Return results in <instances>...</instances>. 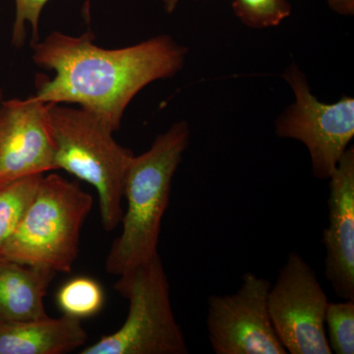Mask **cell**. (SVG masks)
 Returning <instances> with one entry per match:
<instances>
[{"label": "cell", "mask_w": 354, "mask_h": 354, "mask_svg": "<svg viewBox=\"0 0 354 354\" xmlns=\"http://www.w3.org/2000/svg\"><path fill=\"white\" fill-rule=\"evenodd\" d=\"M283 77L295 94V102L276 121L277 135L304 143L313 176L328 180L354 137V99L344 95L333 104L319 101L295 65Z\"/></svg>", "instance_id": "6"}, {"label": "cell", "mask_w": 354, "mask_h": 354, "mask_svg": "<svg viewBox=\"0 0 354 354\" xmlns=\"http://www.w3.org/2000/svg\"><path fill=\"white\" fill-rule=\"evenodd\" d=\"M92 195L57 174L41 176L19 227L0 258L70 272L78 257L81 228L93 208Z\"/></svg>", "instance_id": "4"}, {"label": "cell", "mask_w": 354, "mask_h": 354, "mask_svg": "<svg viewBox=\"0 0 354 354\" xmlns=\"http://www.w3.org/2000/svg\"><path fill=\"white\" fill-rule=\"evenodd\" d=\"M2 101V90L1 88H0V104H1Z\"/></svg>", "instance_id": "20"}, {"label": "cell", "mask_w": 354, "mask_h": 354, "mask_svg": "<svg viewBox=\"0 0 354 354\" xmlns=\"http://www.w3.org/2000/svg\"><path fill=\"white\" fill-rule=\"evenodd\" d=\"M326 335L332 353H354V300L330 302L326 312Z\"/></svg>", "instance_id": "16"}, {"label": "cell", "mask_w": 354, "mask_h": 354, "mask_svg": "<svg viewBox=\"0 0 354 354\" xmlns=\"http://www.w3.org/2000/svg\"><path fill=\"white\" fill-rule=\"evenodd\" d=\"M48 0H15V19L11 43L15 48H21L25 43L27 31L26 26L32 29L31 44L39 41V26L41 12Z\"/></svg>", "instance_id": "17"}, {"label": "cell", "mask_w": 354, "mask_h": 354, "mask_svg": "<svg viewBox=\"0 0 354 354\" xmlns=\"http://www.w3.org/2000/svg\"><path fill=\"white\" fill-rule=\"evenodd\" d=\"M50 104L35 95L0 104V184L57 169Z\"/></svg>", "instance_id": "9"}, {"label": "cell", "mask_w": 354, "mask_h": 354, "mask_svg": "<svg viewBox=\"0 0 354 354\" xmlns=\"http://www.w3.org/2000/svg\"><path fill=\"white\" fill-rule=\"evenodd\" d=\"M162 2H164L165 10H167V12L171 13L176 10L179 0H162Z\"/></svg>", "instance_id": "19"}, {"label": "cell", "mask_w": 354, "mask_h": 354, "mask_svg": "<svg viewBox=\"0 0 354 354\" xmlns=\"http://www.w3.org/2000/svg\"><path fill=\"white\" fill-rule=\"evenodd\" d=\"M43 176L21 177L0 184V250L19 227Z\"/></svg>", "instance_id": "13"}, {"label": "cell", "mask_w": 354, "mask_h": 354, "mask_svg": "<svg viewBox=\"0 0 354 354\" xmlns=\"http://www.w3.org/2000/svg\"><path fill=\"white\" fill-rule=\"evenodd\" d=\"M87 341L82 320L74 317L0 322V354H65Z\"/></svg>", "instance_id": "11"}, {"label": "cell", "mask_w": 354, "mask_h": 354, "mask_svg": "<svg viewBox=\"0 0 354 354\" xmlns=\"http://www.w3.org/2000/svg\"><path fill=\"white\" fill-rule=\"evenodd\" d=\"M50 122L57 169L95 188L102 227L108 232L115 230L124 213L125 176L134 153L120 145L113 130L86 109L50 104Z\"/></svg>", "instance_id": "3"}, {"label": "cell", "mask_w": 354, "mask_h": 354, "mask_svg": "<svg viewBox=\"0 0 354 354\" xmlns=\"http://www.w3.org/2000/svg\"><path fill=\"white\" fill-rule=\"evenodd\" d=\"M326 2L334 12L339 15H353L354 0H326Z\"/></svg>", "instance_id": "18"}, {"label": "cell", "mask_w": 354, "mask_h": 354, "mask_svg": "<svg viewBox=\"0 0 354 354\" xmlns=\"http://www.w3.org/2000/svg\"><path fill=\"white\" fill-rule=\"evenodd\" d=\"M94 39L91 32L80 37L53 32L32 44V62L55 72L53 78H37L35 97L51 104H78L115 132L140 91L183 68L187 50L167 35L114 50Z\"/></svg>", "instance_id": "1"}, {"label": "cell", "mask_w": 354, "mask_h": 354, "mask_svg": "<svg viewBox=\"0 0 354 354\" xmlns=\"http://www.w3.org/2000/svg\"><path fill=\"white\" fill-rule=\"evenodd\" d=\"M329 298L313 268L299 253L288 254L268 293L276 334L290 354H330L325 319Z\"/></svg>", "instance_id": "7"}, {"label": "cell", "mask_w": 354, "mask_h": 354, "mask_svg": "<svg viewBox=\"0 0 354 354\" xmlns=\"http://www.w3.org/2000/svg\"><path fill=\"white\" fill-rule=\"evenodd\" d=\"M329 180L324 274L335 295L354 300V148L349 146Z\"/></svg>", "instance_id": "10"}, {"label": "cell", "mask_w": 354, "mask_h": 354, "mask_svg": "<svg viewBox=\"0 0 354 354\" xmlns=\"http://www.w3.org/2000/svg\"><path fill=\"white\" fill-rule=\"evenodd\" d=\"M190 141L187 121L158 135L145 153L134 156L125 176L122 232L109 250L106 270L120 276L158 255L162 221L171 199L174 174Z\"/></svg>", "instance_id": "2"}, {"label": "cell", "mask_w": 354, "mask_h": 354, "mask_svg": "<svg viewBox=\"0 0 354 354\" xmlns=\"http://www.w3.org/2000/svg\"><path fill=\"white\" fill-rule=\"evenodd\" d=\"M271 283L254 272L242 276L234 293L207 300V330L216 354H286L272 326L268 293Z\"/></svg>", "instance_id": "8"}, {"label": "cell", "mask_w": 354, "mask_h": 354, "mask_svg": "<svg viewBox=\"0 0 354 354\" xmlns=\"http://www.w3.org/2000/svg\"><path fill=\"white\" fill-rule=\"evenodd\" d=\"M232 10L251 29L277 27L290 17V0H234Z\"/></svg>", "instance_id": "15"}, {"label": "cell", "mask_w": 354, "mask_h": 354, "mask_svg": "<svg viewBox=\"0 0 354 354\" xmlns=\"http://www.w3.org/2000/svg\"><path fill=\"white\" fill-rule=\"evenodd\" d=\"M57 272L48 268L0 258V322L48 317L44 297Z\"/></svg>", "instance_id": "12"}, {"label": "cell", "mask_w": 354, "mask_h": 354, "mask_svg": "<svg viewBox=\"0 0 354 354\" xmlns=\"http://www.w3.org/2000/svg\"><path fill=\"white\" fill-rule=\"evenodd\" d=\"M104 298V291L99 281L88 277H77L58 290L57 304L64 315L83 320L101 311Z\"/></svg>", "instance_id": "14"}, {"label": "cell", "mask_w": 354, "mask_h": 354, "mask_svg": "<svg viewBox=\"0 0 354 354\" xmlns=\"http://www.w3.org/2000/svg\"><path fill=\"white\" fill-rule=\"evenodd\" d=\"M114 290L127 299V320L113 334L86 346L81 354H187L177 323L171 286L160 254L121 274Z\"/></svg>", "instance_id": "5"}]
</instances>
